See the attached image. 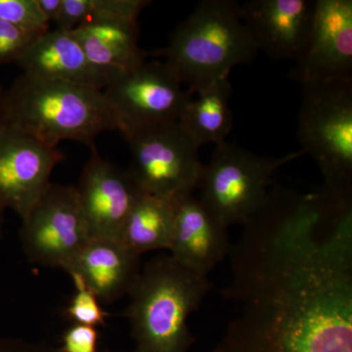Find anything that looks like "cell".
<instances>
[{
  "label": "cell",
  "instance_id": "cell-1",
  "mask_svg": "<svg viewBox=\"0 0 352 352\" xmlns=\"http://www.w3.org/2000/svg\"><path fill=\"white\" fill-rule=\"evenodd\" d=\"M4 101L6 122L50 147L72 140L94 152L101 133L119 131L117 116L96 88L23 73Z\"/></svg>",
  "mask_w": 352,
  "mask_h": 352
},
{
  "label": "cell",
  "instance_id": "cell-2",
  "mask_svg": "<svg viewBox=\"0 0 352 352\" xmlns=\"http://www.w3.org/2000/svg\"><path fill=\"white\" fill-rule=\"evenodd\" d=\"M258 50L245 25L240 3L203 0L170 34L159 54L166 58L190 95L228 78L234 67L254 59Z\"/></svg>",
  "mask_w": 352,
  "mask_h": 352
},
{
  "label": "cell",
  "instance_id": "cell-3",
  "mask_svg": "<svg viewBox=\"0 0 352 352\" xmlns=\"http://www.w3.org/2000/svg\"><path fill=\"white\" fill-rule=\"evenodd\" d=\"M212 287L208 276L183 267L170 256L146 264L126 308L135 352L188 351L194 342L189 316Z\"/></svg>",
  "mask_w": 352,
  "mask_h": 352
},
{
  "label": "cell",
  "instance_id": "cell-4",
  "mask_svg": "<svg viewBox=\"0 0 352 352\" xmlns=\"http://www.w3.org/2000/svg\"><path fill=\"white\" fill-rule=\"evenodd\" d=\"M298 138L324 188L352 197V80L303 85Z\"/></svg>",
  "mask_w": 352,
  "mask_h": 352
},
{
  "label": "cell",
  "instance_id": "cell-5",
  "mask_svg": "<svg viewBox=\"0 0 352 352\" xmlns=\"http://www.w3.org/2000/svg\"><path fill=\"white\" fill-rule=\"evenodd\" d=\"M303 152L282 157H264L224 141L204 166L198 189L201 203L226 228L244 226L263 205L273 175Z\"/></svg>",
  "mask_w": 352,
  "mask_h": 352
},
{
  "label": "cell",
  "instance_id": "cell-6",
  "mask_svg": "<svg viewBox=\"0 0 352 352\" xmlns=\"http://www.w3.org/2000/svg\"><path fill=\"white\" fill-rule=\"evenodd\" d=\"M120 133L131 148L127 171L141 192L175 200L198 188L205 164L198 146L178 122L133 127Z\"/></svg>",
  "mask_w": 352,
  "mask_h": 352
},
{
  "label": "cell",
  "instance_id": "cell-7",
  "mask_svg": "<svg viewBox=\"0 0 352 352\" xmlns=\"http://www.w3.org/2000/svg\"><path fill=\"white\" fill-rule=\"evenodd\" d=\"M21 240L28 258L64 268L90 240L75 186L51 183L22 220Z\"/></svg>",
  "mask_w": 352,
  "mask_h": 352
},
{
  "label": "cell",
  "instance_id": "cell-8",
  "mask_svg": "<svg viewBox=\"0 0 352 352\" xmlns=\"http://www.w3.org/2000/svg\"><path fill=\"white\" fill-rule=\"evenodd\" d=\"M104 95L119 120V131L177 122L192 95L164 62H143L118 76Z\"/></svg>",
  "mask_w": 352,
  "mask_h": 352
},
{
  "label": "cell",
  "instance_id": "cell-9",
  "mask_svg": "<svg viewBox=\"0 0 352 352\" xmlns=\"http://www.w3.org/2000/svg\"><path fill=\"white\" fill-rule=\"evenodd\" d=\"M64 155L19 127H0V207L24 219L51 184Z\"/></svg>",
  "mask_w": 352,
  "mask_h": 352
},
{
  "label": "cell",
  "instance_id": "cell-10",
  "mask_svg": "<svg viewBox=\"0 0 352 352\" xmlns=\"http://www.w3.org/2000/svg\"><path fill=\"white\" fill-rule=\"evenodd\" d=\"M291 76L300 85L352 80V1L316 0L314 21Z\"/></svg>",
  "mask_w": 352,
  "mask_h": 352
},
{
  "label": "cell",
  "instance_id": "cell-11",
  "mask_svg": "<svg viewBox=\"0 0 352 352\" xmlns=\"http://www.w3.org/2000/svg\"><path fill=\"white\" fill-rule=\"evenodd\" d=\"M90 239H119L134 203L142 192L129 175L92 152L75 186Z\"/></svg>",
  "mask_w": 352,
  "mask_h": 352
},
{
  "label": "cell",
  "instance_id": "cell-12",
  "mask_svg": "<svg viewBox=\"0 0 352 352\" xmlns=\"http://www.w3.org/2000/svg\"><path fill=\"white\" fill-rule=\"evenodd\" d=\"M316 0H250L240 4L258 51L276 61H296L307 43Z\"/></svg>",
  "mask_w": 352,
  "mask_h": 352
},
{
  "label": "cell",
  "instance_id": "cell-13",
  "mask_svg": "<svg viewBox=\"0 0 352 352\" xmlns=\"http://www.w3.org/2000/svg\"><path fill=\"white\" fill-rule=\"evenodd\" d=\"M227 229L193 194L179 197L170 256L183 267L208 276L230 252Z\"/></svg>",
  "mask_w": 352,
  "mask_h": 352
},
{
  "label": "cell",
  "instance_id": "cell-14",
  "mask_svg": "<svg viewBox=\"0 0 352 352\" xmlns=\"http://www.w3.org/2000/svg\"><path fill=\"white\" fill-rule=\"evenodd\" d=\"M139 258L119 239H90L63 270L100 302H113L129 295L138 281Z\"/></svg>",
  "mask_w": 352,
  "mask_h": 352
},
{
  "label": "cell",
  "instance_id": "cell-15",
  "mask_svg": "<svg viewBox=\"0 0 352 352\" xmlns=\"http://www.w3.org/2000/svg\"><path fill=\"white\" fill-rule=\"evenodd\" d=\"M16 63L23 73L104 90L112 80L88 60L73 32L55 29L39 36Z\"/></svg>",
  "mask_w": 352,
  "mask_h": 352
},
{
  "label": "cell",
  "instance_id": "cell-16",
  "mask_svg": "<svg viewBox=\"0 0 352 352\" xmlns=\"http://www.w3.org/2000/svg\"><path fill=\"white\" fill-rule=\"evenodd\" d=\"M72 32L88 60L112 82L146 61L147 53L138 45V19H90Z\"/></svg>",
  "mask_w": 352,
  "mask_h": 352
},
{
  "label": "cell",
  "instance_id": "cell-17",
  "mask_svg": "<svg viewBox=\"0 0 352 352\" xmlns=\"http://www.w3.org/2000/svg\"><path fill=\"white\" fill-rule=\"evenodd\" d=\"M232 85L228 78L215 82L190 98L180 113L178 124L199 148L208 143H223L232 131L230 108Z\"/></svg>",
  "mask_w": 352,
  "mask_h": 352
},
{
  "label": "cell",
  "instance_id": "cell-18",
  "mask_svg": "<svg viewBox=\"0 0 352 352\" xmlns=\"http://www.w3.org/2000/svg\"><path fill=\"white\" fill-rule=\"evenodd\" d=\"M175 199L141 193L127 215L119 240L140 256L144 252L170 249Z\"/></svg>",
  "mask_w": 352,
  "mask_h": 352
},
{
  "label": "cell",
  "instance_id": "cell-19",
  "mask_svg": "<svg viewBox=\"0 0 352 352\" xmlns=\"http://www.w3.org/2000/svg\"><path fill=\"white\" fill-rule=\"evenodd\" d=\"M76 287L75 296L72 298L65 314L75 324L96 328L104 325L107 314L101 307L100 300L78 280H73Z\"/></svg>",
  "mask_w": 352,
  "mask_h": 352
},
{
  "label": "cell",
  "instance_id": "cell-20",
  "mask_svg": "<svg viewBox=\"0 0 352 352\" xmlns=\"http://www.w3.org/2000/svg\"><path fill=\"white\" fill-rule=\"evenodd\" d=\"M0 20L38 34L50 31L36 0H0Z\"/></svg>",
  "mask_w": 352,
  "mask_h": 352
},
{
  "label": "cell",
  "instance_id": "cell-21",
  "mask_svg": "<svg viewBox=\"0 0 352 352\" xmlns=\"http://www.w3.org/2000/svg\"><path fill=\"white\" fill-rule=\"evenodd\" d=\"M41 34L0 20V65L17 62Z\"/></svg>",
  "mask_w": 352,
  "mask_h": 352
},
{
  "label": "cell",
  "instance_id": "cell-22",
  "mask_svg": "<svg viewBox=\"0 0 352 352\" xmlns=\"http://www.w3.org/2000/svg\"><path fill=\"white\" fill-rule=\"evenodd\" d=\"M58 352H98V332L90 326L74 324L64 333Z\"/></svg>",
  "mask_w": 352,
  "mask_h": 352
},
{
  "label": "cell",
  "instance_id": "cell-23",
  "mask_svg": "<svg viewBox=\"0 0 352 352\" xmlns=\"http://www.w3.org/2000/svg\"><path fill=\"white\" fill-rule=\"evenodd\" d=\"M90 0H63L56 29L72 32L85 22L89 14Z\"/></svg>",
  "mask_w": 352,
  "mask_h": 352
},
{
  "label": "cell",
  "instance_id": "cell-24",
  "mask_svg": "<svg viewBox=\"0 0 352 352\" xmlns=\"http://www.w3.org/2000/svg\"><path fill=\"white\" fill-rule=\"evenodd\" d=\"M39 10L43 13L44 18L50 23H56L61 13L63 0H36Z\"/></svg>",
  "mask_w": 352,
  "mask_h": 352
},
{
  "label": "cell",
  "instance_id": "cell-25",
  "mask_svg": "<svg viewBox=\"0 0 352 352\" xmlns=\"http://www.w3.org/2000/svg\"><path fill=\"white\" fill-rule=\"evenodd\" d=\"M0 352H58V351L43 349V347L34 346V344L0 340Z\"/></svg>",
  "mask_w": 352,
  "mask_h": 352
},
{
  "label": "cell",
  "instance_id": "cell-26",
  "mask_svg": "<svg viewBox=\"0 0 352 352\" xmlns=\"http://www.w3.org/2000/svg\"><path fill=\"white\" fill-rule=\"evenodd\" d=\"M4 96H6V92L0 90V127L3 126L6 122V101H4Z\"/></svg>",
  "mask_w": 352,
  "mask_h": 352
},
{
  "label": "cell",
  "instance_id": "cell-27",
  "mask_svg": "<svg viewBox=\"0 0 352 352\" xmlns=\"http://www.w3.org/2000/svg\"><path fill=\"white\" fill-rule=\"evenodd\" d=\"M4 208L0 207V232H1L2 226H3V212Z\"/></svg>",
  "mask_w": 352,
  "mask_h": 352
}]
</instances>
